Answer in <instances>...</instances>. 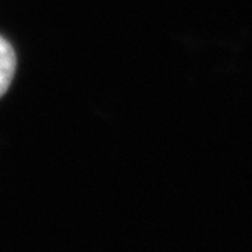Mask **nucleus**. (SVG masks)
<instances>
[{"label": "nucleus", "instance_id": "1", "mask_svg": "<svg viewBox=\"0 0 252 252\" xmlns=\"http://www.w3.org/2000/svg\"><path fill=\"white\" fill-rule=\"evenodd\" d=\"M16 72V53L12 46L0 37V98L5 94Z\"/></svg>", "mask_w": 252, "mask_h": 252}]
</instances>
